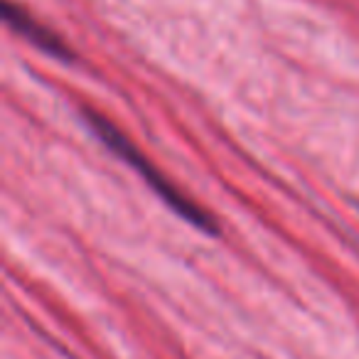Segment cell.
<instances>
[{
	"instance_id": "obj_2",
	"label": "cell",
	"mask_w": 359,
	"mask_h": 359,
	"mask_svg": "<svg viewBox=\"0 0 359 359\" xmlns=\"http://www.w3.org/2000/svg\"><path fill=\"white\" fill-rule=\"evenodd\" d=\"M3 15H6V22L13 27V30L20 32L25 40H30L32 45L40 47L42 52L57 57V60H72V57H74L57 32H52L50 27H45L40 20H35L22 6H18V3H13V0H3Z\"/></svg>"
},
{
	"instance_id": "obj_1",
	"label": "cell",
	"mask_w": 359,
	"mask_h": 359,
	"mask_svg": "<svg viewBox=\"0 0 359 359\" xmlns=\"http://www.w3.org/2000/svg\"><path fill=\"white\" fill-rule=\"evenodd\" d=\"M84 116H86V121H89L91 130H94V133L99 135V138L104 140V143L109 145V148L114 150L121 160H126V163H128L130 168H133L135 172H138L140 177H143L145 182H148V185L153 187V190L158 192V195L163 197V200L168 202L175 212H177L180 217H185V219L190 222L192 226H197V229L215 234L217 231L215 219H212V217L207 215L197 202H192L185 192H180V187L175 185V182H170V180L160 172L158 165L150 163V160L138 150V145L130 143V140L126 138L123 130H121L118 126L111 123V121L106 118V116H101L99 111H84Z\"/></svg>"
}]
</instances>
